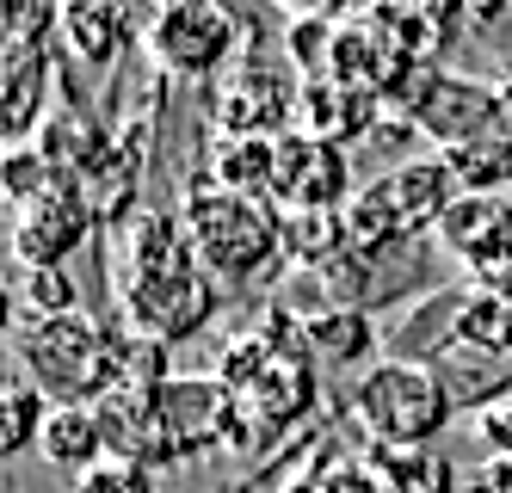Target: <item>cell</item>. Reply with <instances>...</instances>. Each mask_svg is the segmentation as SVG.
I'll return each instance as SVG.
<instances>
[{
  "label": "cell",
  "mask_w": 512,
  "mask_h": 493,
  "mask_svg": "<svg viewBox=\"0 0 512 493\" xmlns=\"http://www.w3.org/2000/svg\"><path fill=\"white\" fill-rule=\"evenodd\" d=\"M50 420V401L31 389V383H0V457H19L44 438Z\"/></svg>",
  "instance_id": "cell-21"
},
{
  "label": "cell",
  "mask_w": 512,
  "mask_h": 493,
  "mask_svg": "<svg viewBox=\"0 0 512 493\" xmlns=\"http://www.w3.org/2000/svg\"><path fill=\"white\" fill-rule=\"evenodd\" d=\"M500 99H506V111H512V62L500 68Z\"/></svg>",
  "instance_id": "cell-28"
},
{
  "label": "cell",
  "mask_w": 512,
  "mask_h": 493,
  "mask_svg": "<svg viewBox=\"0 0 512 493\" xmlns=\"http://www.w3.org/2000/svg\"><path fill=\"white\" fill-rule=\"evenodd\" d=\"M297 99H303V74L278 68V62H235L223 81V105H216V130L235 136H284L297 130Z\"/></svg>",
  "instance_id": "cell-11"
},
{
  "label": "cell",
  "mask_w": 512,
  "mask_h": 493,
  "mask_svg": "<svg viewBox=\"0 0 512 493\" xmlns=\"http://www.w3.org/2000/svg\"><path fill=\"white\" fill-rule=\"evenodd\" d=\"M383 179H389V192H395L401 216L414 222V235H432L438 216H445V210L463 198V179H457V167H451L445 155H408L401 167H389Z\"/></svg>",
  "instance_id": "cell-13"
},
{
  "label": "cell",
  "mask_w": 512,
  "mask_h": 493,
  "mask_svg": "<svg viewBox=\"0 0 512 493\" xmlns=\"http://www.w3.org/2000/svg\"><path fill=\"white\" fill-rule=\"evenodd\" d=\"M19 364H25V383L50 407H99L124 383V333H112L87 309L25 321Z\"/></svg>",
  "instance_id": "cell-3"
},
{
  "label": "cell",
  "mask_w": 512,
  "mask_h": 493,
  "mask_svg": "<svg viewBox=\"0 0 512 493\" xmlns=\"http://www.w3.org/2000/svg\"><path fill=\"white\" fill-rule=\"evenodd\" d=\"M432 235L469 272V284L512 296V192H463Z\"/></svg>",
  "instance_id": "cell-8"
},
{
  "label": "cell",
  "mask_w": 512,
  "mask_h": 493,
  "mask_svg": "<svg viewBox=\"0 0 512 493\" xmlns=\"http://www.w3.org/2000/svg\"><path fill=\"white\" fill-rule=\"evenodd\" d=\"M210 185L241 198H260L272 204V167H278V136H235V130H216L210 136V161H204Z\"/></svg>",
  "instance_id": "cell-15"
},
{
  "label": "cell",
  "mask_w": 512,
  "mask_h": 493,
  "mask_svg": "<svg viewBox=\"0 0 512 493\" xmlns=\"http://www.w3.org/2000/svg\"><path fill=\"white\" fill-rule=\"evenodd\" d=\"M99 235V204L87 198L81 179H56L44 198H31L13 216V259L19 272H44V265H68L87 241Z\"/></svg>",
  "instance_id": "cell-9"
},
{
  "label": "cell",
  "mask_w": 512,
  "mask_h": 493,
  "mask_svg": "<svg viewBox=\"0 0 512 493\" xmlns=\"http://www.w3.org/2000/svg\"><path fill=\"white\" fill-rule=\"evenodd\" d=\"M420 364L445 376L457 407L482 413L494 395L512 389V296L482 284L445 290V327L420 346Z\"/></svg>",
  "instance_id": "cell-2"
},
{
  "label": "cell",
  "mask_w": 512,
  "mask_h": 493,
  "mask_svg": "<svg viewBox=\"0 0 512 493\" xmlns=\"http://www.w3.org/2000/svg\"><path fill=\"white\" fill-rule=\"evenodd\" d=\"M297 339H303L309 364L346 370V364H371V352H377V321L364 315L358 302H334V309H309L297 321Z\"/></svg>",
  "instance_id": "cell-14"
},
{
  "label": "cell",
  "mask_w": 512,
  "mask_h": 493,
  "mask_svg": "<svg viewBox=\"0 0 512 493\" xmlns=\"http://www.w3.org/2000/svg\"><path fill=\"white\" fill-rule=\"evenodd\" d=\"M50 185H56V167L44 161V148L31 142V136L0 148V210H13V216H19L31 198H44Z\"/></svg>",
  "instance_id": "cell-20"
},
{
  "label": "cell",
  "mask_w": 512,
  "mask_h": 493,
  "mask_svg": "<svg viewBox=\"0 0 512 493\" xmlns=\"http://www.w3.org/2000/svg\"><path fill=\"white\" fill-rule=\"evenodd\" d=\"M482 487H488V493H512V457H494V463L482 469Z\"/></svg>",
  "instance_id": "cell-26"
},
{
  "label": "cell",
  "mask_w": 512,
  "mask_h": 493,
  "mask_svg": "<svg viewBox=\"0 0 512 493\" xmlns=\"http://www.w3.org/2000/svg\"><path fill=\"white\" fill-rule=\"evenodd\" d=\"M358 192L352 161L340 142L284 130L278 136V167H272V210H340Z\"/></svg>",
  "instance_id": "cell-10"
},
{
  "label": "cell",
  "mask_w": 512,
  "mask_h": 493,
  "mask_svg": "<svg viewBox=\"0 0 512 493\" xmlns=\"http://www.w3.org/2000/svg\"><path fill=\"white\" fill-rule=\"evenodd\" d=\"M19 309L31 321H50V315H75L81 309V290L68 278V265H44V272H19Z\"/></svg>",
  "instance_id": "cell-22"
},
{
  "label": "cell",
  "mask_w": 512,
  "mask_h": 493,
  "mask_svg": "<svg viewBox=\"0 0 512 493\" xmlns=\"http://www.w3.org/2000/svg\"><path fill=\"white\" fill-rule=\"evenodd\" d=\"M13 302H19V296L0 284V339H7V327H13Z\"/></svg>",
  "instance_id": "cell-27"
},
{
  "label": "cell",
  "mask_w": 512,
  "mask_h": 493,
  "mask_svg": "<svg viewBox=\"0 0 512 493\" xmlns=\"http://www.w3.org/2000/svg\"><path fill=\"white\" fill-rule=\"evenodd\" d=\"M179 235H186V247L198 253V265L216 284H247L284 253L278 247V210L260 198L223 192L210 179H198L179 198Z\"/></svg>",
  "instance_id": "cell-5"
},
{
  "label": "cell",
  "mask_w": 512,
  "mask_h": 493,
  "mask_svg": "<svg viewBox=\"0 0 512 493\" xmlns=\"http://www.w3.org/2000/svg\"><path fill=\"white\" fill-rule=\"evenodd\" d=\"M383 118V99L377 93H358L346 81H309L303 99H297V130L309 136H327V142H358L364 130H377Z\"/></svg>",
  "instance_id": "cell-12"
},
{
  "label": "cell",
  "mask_w": 512,
  "mask_h": 493,
  "mask_svg": "<svg viewBox=\"0 0 512 493\" xmlns=\"http://www.w3.org/2000/svg\"><path fill=\"white\" fill-rule=\"evenodd\" d=\"M475 426H482V438L494 444V457H512V389L494 395L482 413H475Z\"/></svg>",
  "instance_id": "cell-25"
},
{
  "label": "cell",
  "mask_w": 512,
  "mask_h": 493,
  "mask_svg": "<svg viewBox=\"0 0 512 493\" xmlns=\"http://www.w3.org/2000/svg\"><path fill=\"white\" fill-rule=\"evenodd\" d=\"M284 493H309V487H284Z\"/></svg>",
  "instance_id": "cell-29"
},
{
  "label": "cell",
  "mask_w": 512,
  "mask_h": 493,
  "mask_svg": "<svg viewBox=\"0 0 512 493\" xmlns=\"http://www.w3.org/2000/svg\"><path fill=\"white\" fill-rule=\"evenodd\" d=\"M38 457L62 475H87L93 463L112 457V432H105V413L99 407H50L44 438H38Z\"/></svg>",
  "instance_id": "cell-16"
},
{
  "label": "cell",
  "mask_w": 512,
  "mask_h": 493,
  "mask_svg": "<svg viewBox=\"0 0 512 493\" xmlns=\"http://www.w3.org/2000/svg\"><path fill=\"white\" fill-rule=\"evenodd\" d=\"M112 296L118 321L142 346H186L216 315V278L179 235V216L136 210L112 229Z\"/></svg>",
  "instance_id": "cell-1"
},
{
  "label": "cell",
  "mask_w": 512,
  "mask_h": 493,
  "mask_svg": "<svg viewBox=\"0 0 512 493\" xmlns=\"http://www.w3.org/2000/svg\"><path fill=\"white\" fill-rule=\"evenodd\" d=\"M56 31H62L68 56L87 62V68H112L124 56V37H130L118 0H62V7H56Z\"/></svg>",
  "instance_id": "cell-17"
},
{
  "label": "cell",
  "mask_w": 512,
  "mask_h": 493,
  "mask_svg": "<svg viewBox=\"0 0 512 493\" xmlns=\"http://www.w3.org/2000/svg\"><path fill=\"white\" fill-rule=\"evenodd\" d=\"M346 407L371 450H420V444H438V432L451 426L457 395L420 358H377L352 383Z\"/></svg>",
  "instance_id": "cell-4"
},
{
  "label": "cell",
  "mask_w": 512,
  "mask_h": 493,
  "mask_svg": "<svg viewBox=\"0 0 512 493\" xmlns=\"http://www.w3.org/2000/svg\"><path fill=\"white\" fill-rule=\"evenodd\" d=\"M309 493H395L389 481H383V469L371 463V457H346V463H334Z\"/></svg>",
  "instance_id": "cell-24"
},
{
  "label": "cell",
  "mask_w": 512,
  "mask_h": 493,
  "mask_svg": "<svg viewBox=\"0 0 512 493\" xmlns=\"http://www.w3.org/2000/svg\"><path fill=\"white\" fill-rule=\"evenodd\" d=\"M247 25L229 0H167L149 25V50L167 74H186V81H204V74H223L229 62H241Z\"/></svg>",
  "instance_id": "cell-7"
},
{
  "label": "cell",
  "mask_w": 512,
  "mask_h": 493,
  "mask_svg": "<svg viewBox=\"0 0 512 493\" xmlns=\"http://www.w3.org/2000/svg\"><path fill=\"white\" fill-rule=\"evenodd\" d=\"M401 105H408V124L432 155H451V148L488 136L512 118L500 99V81H475V74H457V68H426L401 93Z\"/></svg>",
  "instance_id": "cell-6"
},
{
  "label": "cell",
  "mask_w": 512,
  "mask_h": 493,
  "mask_svg": "<svg viewBox=\"0 0 512 493\" xmlns=\"http://www.w3.org/2000/svg\"><path fill=\"white\" fill-rule=\"evenodd\" d=\"M371 463L383 469V481L395 493H457V469L438 444L420 450H371Z\"/></svg>",
  "instance_id": "cell-19"
},
{
  "label": "cell",
  "mask_w": 512,
  "mask_h": 493,
  "mask_svg": "<svg viewBox=\"0 0 512 493\" xmlns=\"http://www.w3.org/2000/svg\"><path fill=\"white\" fill-rule=\"evenodd\" d=\"M340 222H346V241L358 259H377L401 241H414V222L401 216L395 192H389V179H371V185H358V192L340 204Z\"/></svg>",
  "instance_id": "cell-18"
},
{
  "label": "cell",
  "mask_w": 512,
  "mask_h": 493,
  "mask_svg": "<svg viewBox=\"0 0 512 493\" xmlns=\"http://www.w3.org/2000/svg\"><path fill=\"white\" fill-rule=\"evenodd\" d=\"M75 493H155V469L136 457H105L87 475H75Z\"/></svg>",
  "instance_id": "cell-23"
}]
</instances>
